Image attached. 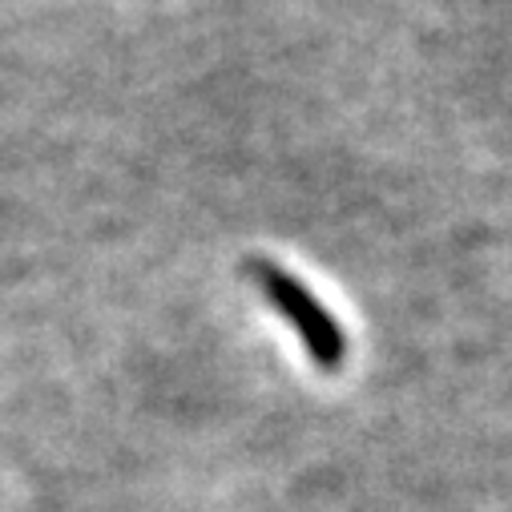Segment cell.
<instances>
[{
	"instance_id": "obj_1",
	"label": "cell",
	"mask_w": 512,
	"mask_h": 512,
	"mask_svg": "<svg viewBox=\"0 0 512 512\" xmlns=\"http://www.w3.org/2000/svg\"><path fill=\"white\" fill-rule=\"evenodd\" d=\"M250 275L259 279L263 295L283 311V319L299 331V339H303V347L311 351V359H315L319 367L335 371V367L343 363V355H347V339H343L335 315H331L295 275H287L283 267H275V263H267V259H250Z\"/></svg>"
}]
</instances>
